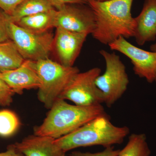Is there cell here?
<instances>
[{
    "label": "cell",
    "instance_id": "23",
    "mask_svg": "<svg viewBox=\"0 0 156 156\" xmlns=\"http://www.w3.org/2000/svg\"><path fill=\"white\" fill-rule=\"evenodd\" d=\"M54 8L58 10L63 6L70 4L88 5V0H48Z\"/></svg>",
    "mask_w": 156,
    "mask_h": 156
},
{
    "label": "cell",
    "instance_id": "6",
    "mask_svg": "<svg viewBox=\"0 0 156 156\" xmlns=\"http://www.w3.org/2000/svg\"><path fill=\"white\" fill-rule=\"evenodd\" d=\"M9 35L25 60L38 61L49 58L53 49L54 36L49 31L33 32L11 22Z\"/></svg>",
    "mask_w": 156,
    "mask_h": 156
},
{
    "label": "cell",
    "instance_id": "2",
    "mask_svg": "<svg viewBox=\"0 0 156 156\" xmlns=\"http://www.w3.org/2000/svg\"><path fill=\"white\" fill-rule=\"evenodd\" d=\"M40 126L34 128V134L56 139L71 133L90 121L106 114L101 104L89 106L72 105L58 99L50 109Z\"/></svg>",
    "mask_w": 156,
    "mask_h": 156
},
{
    "label": "cell",
    "instance_id": "26",
    "mask_svg": "<svg viewBox=\"0 0 156 156\" xmlns=\"http://www.w3.org/2000/svg\"><path fill=\"white\" fill-rule=\"evenodd\" d=\"M93 1H96V2H105L107 1H111V0H93Z\"/></svg>",
    "mask_w": 156,
    "mask_h": 156
},
{
    "label": "cell",
    "instance_id": "16",
    "mask_svg": "<svg viewBox=\"0 0 156 156\" xmlns=\"http://www.w3.org/2000/svg\"><path fill=\"white\" fill-rule=\"evenodd\" d=\"M55 9L48 0H25L10 16L11 22L16 23L23 17L48 12Z\"/></svg>",
    "mask_w": 156,
    "mask_h": 156
},
{
    "label": "cell",
    "instance_id": "17",
    "mask_svg": "<svg viewBox=\"0 0 156 156\" xmlns=\"http://www.w3.org/2000/svg\"><path fill=\"white\" fill-rule=\"evenodd\" d=\"M151 154L145 134H133L129 136L128 143L120 150L118 156H150Z\"/></svg>",
    "mask_w": 156,
    "mask_h": 156
},
{
    "label": "cell",
    "instance_id": "9",
    "mask_svg": "<svg viewBox=\"0 0 156 156\" xmlns=\"http://www.w3.org/2000/svg\"><path fill=\"white\" fill-rule=\"evenodd\" d=\"M83 5L70 4L56 9L55 28L92 34L95 28V16L89 6L87 8Z\"/></svg>",
    "mask_w": 156,
    "mask_h": 156
},
{
    "label": "cell",
    "instance_id": "14",
    "mask_svg": "<svg viewBox=\"0 0 156 156\" xmlns=\"http://www.w3.org/2000/svg\"><path fill=\"white\" fill-rule=\"evenodd\" d=\"M56 9L23 17L16 24L33 32L42 33L55 27Z\"/></svg>",
    "mask_w": 156,
    "mask_h": 156
},
{
    "label": "cell",
    "instance_id": "21",
    "mask_svg": "<svg viewBox=\"0 0 156 156\" xmlns=\"http://www.w3.org/2000/svg\"><path fill=\"white\" fill-rule=\"evenodd\" d=\"M120 150H115L112 146L105 147V149L99 152L92 153L90 152H82L74 151L70 154L69 156H118Z\"/></svg>",
    "mask_w": 156,
    "mask_h": 156
},
{
    "label": "cell",
    "instance_id": "3",
    "mask_svg": "<svg viewBox=\"0 0 156 156\" xmlns=\"http://www.w3.org/2000/svg\"><path fill=\"white\" fill-rule=\"evenodd\" d=\"M126 126L118 127L111 122L108 115L99 116L69 134L55 139L65 152L76 148L101 145L105 147L122 143L129 134Z\"/></svg>",
    "mask_w": 156,
    "mask_h": 156
},
{
    "label": "cell",
    "instance_id": "4",
    "mask_svg": "<svg viewBox=\"0 0 156 156\" xmlns=\"http://www.w3.org/2000/svg\"><path fill=\"white\" fill-rule=\"evenodd\" d=\"M27 60L35 71L41 82L38 98L47 108L50 109L73 78L80 72L77 67H67L50 58Z\"/></svg>",
    "mask_w": 156,
    "mask_h": 156
},
{
    "label": "cell",
    "instance_id": "1",
    "mask_svg": "<svg viewBox=\"0 0 156 156\" xmlns=\"http://www.w3.org/2000/svg\"><path fill=\"white\" fill-rule=\"evenodd\" d=\"M134 0H111L105 2L88 0L95 16V26L92 35L101 44L108 45L120 37H134L135 18L131 14Z\"/></svg>",
    "mask_w": 156,
    "mask_h": 156
},
{
    "label": "cell",
    "instance_id": "12",
    "mask_svg": "<svg viewBox=\"0 0 156 156\" xmlns=\"http://www.w3.org/2000/svg\"><path fill=\"white\" fill-rule=\"evenodd\" d=\"M14 145L26 156H65L66 153L49 136L29 135Z\"/></svg>",
    "mask_w": 156,
    "mask_h": 156
},
{
    "label": "cell",
    "instance_id": "27",
    "mask_svg": "<svg viewBox=\"0 0 156 156\" xmlns=\"http://www.w3.org/2000/svg\"><path fill=\"white\" fill-rule=\"evenodd\" d=\"M154 82H156V75L155 80V81H154Z\"/></svg>",
    "mask_w": 156,
    "mask_h": 156
},
{
    "label": "cell",
    "instance_id": "18",
    "mask_svg": "<svg viewBox=\"0 0 156 156\" xmlns=\"http://www.w3.org/2000/svg\"><path fill=\"white\" fill-rule=\"evenodd\" d=\"M20 126L19 119L14 112L9 110L0 111V136L13 135Z\"/></svg>",
    "mask_w": 156,
    "mask_h": 156
},
{
    "label": "cell",
    "instance_id": "13",
    "mask_svg": "<svg viewBox=\"0 0 156 156\" xmlns=\"http://www.w3.org/2000/svg\"><path fill=\"white\" fill-rule=\"evenodd\" d=\"M135 18L134 37L140 46L156 38V0H145L141 12Z\"/></svg>",
    "mask_w": 156,
    "mask_h": 156
},
{
    "label": "cell",
    "instance_id": "5",
    "mask_svg": "<svg viewBox=\"0 0 156 156\" xmlns=\"http://www.w3.org/2000/svg\"><path fill=\"white\" fill-rule=\"evenodd\" d=\"M99 53L103 57L106 69L103 74L95 80V84L103 95L104 102L111 107L126 92L129 83L126 67L115 53L101 50Z\"/></svg>",
    "mask_w": 156,
    "mask_h": 156
},
{
    "label": "cell",
    "instance_id": "8",
    "mask_svg": "<svg viewBox=\"0 0 156 156\" xmlns=\"http://www.w3.org/2000/svg\"><path fill=\"white\" fill-rule=\"evenodd\" d=\"M111 50L127 56L133 65L134 73L149 83L154 82L156 75V53L142 50L120 37L108 45Z\"/></svg>",
    "mask_w": 156,
    "mask_h": 156
},
{
    "label": "cell",
    "instance_id": "10",
    "mask_svg": "<svg viewBox=\"0 0 156 156\" xmlns=\"http://www.w3.org/2000/svg\"><path fill=\"white\" fill-rule=\"evenodd\" d=\"M53 48L59 63L67 67L73 66L88 35L56 28Z\"/></svg>",
    "mask_w": 156,
    "mask_h": 156
},
{
    "label": "cell",
    "instance_id": "19",
    "mask_svg": "<svg viewBox=\"0 0 156 156\" xmlns=\"http://www.w3.org/2000/svg\"><path fill=\"white\" fill-rule=\"evenodd\" d=\"M11 22L10 15L0 10V42L10 40L9 27Z\"/></svg>",
    "mask_w": 156,
    "mask_h": 156
},
{
    "label": "cell",
    "instance_id": "11",
    "mask_svg": "<svg viewBox=\"0 0 156 156\" xmlns=\"http://www.w3.org/2000/svg\"><path fill=\"white\" fill-rule=\"evenodd\" d=\"M0 78L14 94L21 95L24 89H38L41 86L37 73L27 60L15 69L0 73Z\"/></svg>",
    "mask_w": 156,
    "mask_h": 156
},
{
    "label": "cell",
    "instance_id": "20",
    "mask_svg": "<svg viewBox=\"0 0 156 156\" xmlns=\"http://www.w3.org/2000/svg\"><path fill=\"white\" fill-rule=\"evenodd\" d=\"M14 92L0 78V106H9L13 101Z\"/></svg>",
    "mask_w": 156,
    "mask_h": 156
},
{
    "label": "cell",
    "instance_id": "25",
    "mask_svg": "<svg viewBox=\"0 0 156 156\" xmlns=\"http://www.w3.org/2000/svg\"><path fill=\"white\" fill-rule=\"evenodd\" d=\"M150 49L151 51L152 52H156V43L153 44L151 46Z\"/></svg>",
    "mask_w": 156,
    "mask_h": 156
},
{
    "label": "cell",
    "instance_id": "7",
    "mask_svg": "<svg viewBox=\"0 0 156 156\" xmlns=\"http://www.w3.org/2000/svg\"><path fill=\"white\" fill-rule=\"evenodd\" d=\"M101 70L94 67L85 72H79L63 90L58 99L69 100L77 105L92 106L103 103L102 93L95 84Z\"/></svg>",
    "mask_w": 156,
    "mask_h": 156
},
{
    "label": "cell",
    "instance_id": "24",
    "mask_svg": "<svg viewBox=\"0 0 156 156\" xmlns=\"http://www.w3.org/2000/svg\"><path fill=\"white\" fill-rule=\"evenodd\" d=\"M0 156H26L17 150L14 144L10 145L4 152L0 153Z\"/></svg>",
    "mask_w": 156,
    "mask_h": 156
},
{
    "label": "cell",
    "instance_id": "15",
    "mask_svg": "<svg viewBox=\"0 0 156 156\" xmlns=\"http://www.w3.org/2000/svg\"><path fill=\"white\" fill-rule=\"evenodd\" d=\"M25 60L11 40L0 42V73L15 69Z\"/></svg>",
    "mask_w": 156,
    "mask_h": 156
},
{
    "label": "cell",
    "instance_id": "22",
    "mask_svg": "<svg viewBox=\"0 0 156 156\" xmlns=\"http://www.w3.org/2000/svg\"><path fill=\"white\" fill-rule=\"evenodd\" d=\"M25 0H0V9L11 16L17 6Z\"/></svg>",
    "mask_w": 156,
    "mask_h": 156
}]
</instances>
